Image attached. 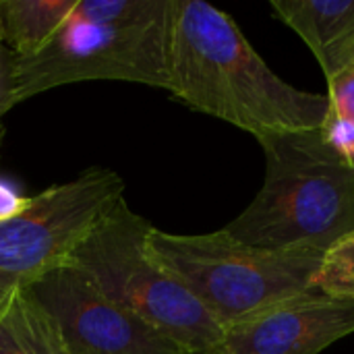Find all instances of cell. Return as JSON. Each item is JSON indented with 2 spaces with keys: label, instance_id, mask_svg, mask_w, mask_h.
Masks as SVG:
<instances>
[{
  "label": "cell",
  "instance_id": "7c38bea8",
  "mask_svg": "<svg viewBox=\"0 0 354 354\" xmlns=\"http://www.w3.org/2000/svg\"><path fill=\"white\" fill-rule=\"evenodd\" d=\"M328 112L322 124L326 143L354 168V62L328 79Z\"/></svg>",
  "mask_w": 354,
  "mask_h": 354
},
{
  "label": "cell",
  "instance_id": "6da1fadb",
  "mask_svg": "<svg viewBox=\"0 0 354 354\" xmlns=\"http://www.w3.org/2000/svg\"><path fill=\"white\" fill-rule=\"evenodd\" d=\"M166 91L255 139L322 129L328 112L326 95L282 81L234 19L203 0H172Z\"/></svg>",
  "mask_w": 354,
  "mask_h": 354
},
{
  "label": "cell",
  "instance_id": "3957f363",
  "mask_svg": "<svg viewBox=\"0 0 354 354\" xmlns=\"http://www.w3.org/2000/svg\"><path fill=\"white\" fill-rule=\"evenodd\" d=\"M172 0H77L54 39L12 56L17 104L54 87L122 81L166 89Z\"/></svg>",
  "mask_w": 354,
  "mask_h": 354
},
{
  "label": "cell",
  "instance_id": "8992f818",
  "mask_svg": "<svg viewBox=\"0 0 354 354\" xmlns=\"http://www.w3.org/2000/svg\"><path fill=\"white\" fill-rule=\"evenodd\" d=\"M122 197V178L106 168H89L33 195L29 209L0 224V301L68 263Z\"/></svg>",
  "mask_w": 354,
  "mask_h": 354
},
{
  "label": "cell",
  "instance_id": "277c9868",
  "mask_svg": "<svg viewBox=\"0 0 354 354\" xmlns=\"http://www.w3.org/2000/svg\"><path fill=\"white\" fill-rule=\"evenodd\" d=\"M149 255L176 278L226 330L284 299L315 292L322 251H270L243 245L228 232L172 234L151 228Z\"/></svg>",
  "mask_w": 354,
  "mask_h": 354
},
{
  "label": "cell",
  "instance_id": "52a82bcc",
  "mask_svg": "<svg viewBox=\"0 0 354 354\" xmlns=\"http://www.w3.org/2000/svg\"><path fill=\"white\" fill-rule=\"evenodd\" d=\"M27 290L56 324L68 354H193L110 301L71 263Z\"/></svg>",
  "mask_w": 354,
  "mask_h": 354
},
{
  "label": "cell",
  "instance_id": "ba28073f",
  "mask_svg": "<svg viewBox=\"0 0 354 354\" xmlns=\"http://www.w3.org/2000/svg\"><path fill=\"white\" fill-rule=\"evenodd\" d=\"M354 334V301L305 292L224 330L216 354H319Z\"/></svg>",
  "mask_w": 354,
  "mask_h": 354
},
{
  "label": "cell",
  "instance_id": "9a60e30c",
  "mask_svg": "<svg viewBox=\"0 0 354 354\" xmlns=\"http://www.w3.org/2000/svg\"><path fill=\"white\" fill-rule=\"evenodd\" d=\"M31 201L33 197L23 195L15 185L0 178V224L21 216L25 209H29Z\"/></svg>",
  "mask_w": 354,
  "mask_h": 354
},
{
  "label": "cell",
  "instance_id": "4fadbf2b",
  "mask_svg": "<svg viewBox=\"0 0 354 354\" xmlns=\"http://www.w3.org/2000/svg\"><path fill=\"white\" fill-rule=\"evenodd\" d=\"M313 288L332 299L354 301V230L324 253Z\"/></svg>",
  "mask_w": 354,
  "mask_h": 354
},
{
  "label": "cell",
  "instance_id": "9c48e42d",
  "mask_svg": "<svg viewBox=\"0 0 354 354\" xmlns=\"http://www.w3.org/2000/svg\"><path fill=\"white\" fill-rule=\"evenodd\" d=\"M272 10L311 48L328 79L354 62V0H272Z\"/></svg>",
  "mask_w": 354,
  "mask_h": 354
},
{
  "label": "cell",
  "instance_id": "8fae6325",
  "mask_svg": "<svg viewBox=\"0 0 354 354\" xmlns=\"http://www.w3.org/2000/svg\"><path fill=\"white\" fill-rule=\"evenodd\" d=\"M0 354H68L56 324L27 288L0 301Z\"/></svg>",
  "mask_w": 354,
  "mask_h": 354
},
{
  "label": "cell",
  "instance_id": "7a4b0ae2",
  "mask_svg": "<svg viewBox=\"0 0 354 354\" xmlns=\"http://www.w3.org/2000/svg\"><path fill=\"white\" fill-rule=\"evenodd\" d=\"M257 141L268 166L263 187L224 232L257 249L322 253L353 232L354 168L326 143L319 129Z\"/></svg>",
  "mask_w": 354,
  "mask_h": 354
},
{
  "label": "cell",
  "instance_id": "5bb4252c",
  "mask_svg": "<svg viewBox=\"0 0 354 354\" xmlns=\"http://www.w3.org/2000/svg\"><path fill=\"white\" fill-rule=\"evenodd\" d=\"M17 104L15 81H12V54L0 37V147L4 139V116Z\"/></svg>",
  "mask_w": 354,
  "mask_h": 354
},
{
  "label": "cell",
  "instance_id": "5b68a950",
  "mask_svg": "<svg viewBox=\"0 0 354 354\" xmlns=\"http://www.w3.org/2000/svg\"><path fill=\"white\" fill-rule=\"evenodd\" d=\"M153 226L124 197L91 228L68 259L110 301L193 354H216L224 328L147 251Z\"/></svg>",
  "mask_w": 354,
  "mask_h": 354
},
{
  "label": "cell",
  "instance_id": "30bf717a",
  "mask_svg": "<svg viewBox=\"0 0 354 354\" xmlns=\"http://www.w3.org/2000/svg\"><path fill=\"white\" fill-rule=\"evenodd\" d=\"M77 0H0V37L15 58L39 54L68 21Z\"/></svg>",
  "mask_w": 354,
  "mask_h": 354
}]
</instances>
